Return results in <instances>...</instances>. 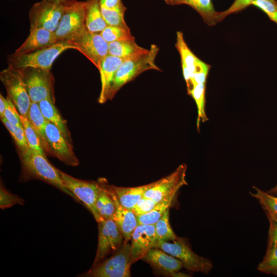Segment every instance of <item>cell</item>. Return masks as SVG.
<instances>
[{"label":"cell","instance_id":"32","mask_svg":"<svg viewBox=\"0 0 277 277\" xmlns=\"http://www.w3.org/2000/svg\"><path fill=\"white\" fill-rule=\"evenodd\" d=\"M21 120L30 149L36 153L46 156L40 138L26 116L21 115Z\"/></svg>","mask_w":277,"mask_h":277},{"label":"cell","instance_id":"30","mask_svg":"<svg viewBox=\"0 0 277 277\" xmlns=\"http://www.w3.org/2000/svg\"><path fill=\"white\" fill-rule=\"evenodd\" d=\"M254 192L249 194L256 199L260 204L265 213H269L277 217V195L262 190L253 186Z\"/></svg>","mask_w":277,"mask_h":277},{"label":"cell","instance_id":"21","mask_svg":"<svg viewBox=\"0 0 277 277\" xmlns=\"http://www.w3.org/2000/svg\"><path fill=\"white\" fill-rule=\"evenodd\" d=\"M85 2L86 27L92 32L100 33L107 26L101 12L100 0Z\"/></svg>","mask_w":277,"mask_h":277},{"label":"cell","instance_id":"39","mask_svg":"<svg viewBox=\"0 0 277 277\" xmlns=\"http://www.w3.org/2000/svg\"><path fill=\"white\" fill-rule=\"evenodd\" d=\"M252 5L264 12L270 20L277 24V1L254 0Z\"/></svg>","mask_w":277,"mask_h":277},{"label":"cell","instance_id":"42","mask_svg":"<svg viewBox=\"0 0 277 277\" xmlns=\"http://www.w3.org/2000/svg\"><path fill=\"white\" fill-rule=\"evenodd\" d=\"M265 213L269 223L267 249L277 247V217L269 213Z\"/></svg>","mask_w":277,"mask_h":277},{"label":"cell","instance_id":"6","mask_svg":"<svg viewBox=\"0 0 277 277\" xmlns=\"http://www.w3.org/2000/svg\"><path fill=\"white\" fill-rule=\"evenodd\" d=\"M18 69L31 102L49 100L55 103L54 80L51 70L34 67Z\"/></svg>","mask_w":277,"mask_h":277},{"label":"cell","instance_id":"40","mask_svg":"<svg viewBox=\"0 0 277 277\" xmlns=\"http://www.w3.org/2000/svg\"><path fill=\"white\" fill-rule=\"evenodd\" d=\"M210 68L209 65L204 63L199 58L197 59L193 75V87L196 84H206Z\"/></svg>","mask_w":277,"mask_h":277},{"label":"cell","instance_id":"4","mask_svg":"<svg viewBox=\"0 0 277 277\" xmlns=\"http://www.w3.org/2000/svg\"><path fill=\"white\" fill-rule=\"evenodd\" d=\"M131 244L124 243L111 256L105 259L80 277H129L130 267L133 264Z\"/></svg>","mask_w":277,"mask_h":277},{"label":"cell","instance_id":"12","mask_svg":"<svg viewBox=\"0 0 277 277\" xmlns=\"http://www.w3.org/2000/svg\"><path fill=\"white\" fill-rule=\"evenodd\" d=\"M98 236L95 256L92 266L100 263L123 244V236L112 219L102 218L98 223Z\"/></svg>","mask_w":277,"mask_h":277},{"label":"cell","instance_id":"15","mask_svg":"<svg viewBox=\"0 0 277 277\" xmlns=\"http://www.w3.org/2000/svg\"><path fill=\"white\" fill-rule=\"evenodd\" d=\"M131 251L133 263L143 259L149 250L156 248L158 239L154 224L138 225L131 236Z\"/></svg>","mask_w":277,"mask_h":277},{"label":"cell","instance_id":"3","mask_svg":"<svg viewBox=\"0 0 277 277\" xmlns=\"http://www.w3.org/2000/svg\"><path fill=\"white\" fill-rule=\"evenodd\" d=\"M76 47L67 41L58 42L49 47L24 54L14 53L7 56L8 66L15 68H39L51 70L55 59L63 52Z\"/></svg>","mask_w":277,"mask_h":277},{"label":"cell","instance_id":"2","mask_svg":"<svg viewBox=\"0 0 277 277\" xmlns=\"http://www.w3.org/2000/svg\"><path fill=\"white\" fill-rule=\"evenodd\" d=\"M159 51V48L152 44L147 52L125 60L115 74L109 92V100H112L124 85L143 72L152 69L162 71L155 63Z\"/></svg>","mask_w":277,"mask_h":277},{"label":"cell","instance_id":"33","mask_svg":"<svg viewBox=\"0 0 277 277\" xmlns=\"http://www.w3.org/2000/svg\"><path fill=\"white\" fill-rule=\"evenodd\" d=\"M2 122L9 132L14 140L19 151L23 153L30 150L23 127L13 125L4 118H1Z\"/></svg>","mask_w":277,"mask_h":277},{"label":"cell","instance_id":"26","mask_svg":"<svg viewBox=\"0 0 277 277\" xmlns=\"http://www.w3.org/2000/svg\"><path fill=\"white\" fill-rule=\"evenodd\" d=\"M176 193L164 197L149 212L136 216L138 224H154L171 206Z\"/></svg>","mask_w":277,"mask_h":277},{"label":"cell","instance_id":"41","mask_svg":"<svg viewBox=\"0 0 277 277\" xmlns=\"http://www.w3.org/2000/svg\"><path fill=\"white\" fill-rule=\"evenodd\" d=\"M7 104L4 112V117L10 123L23 127L21 120V114L12 101L7 97Z\"/></svg>","mask_w":277,"mask_h":277},{"label":"cell","instance_id":"10","mask_svg":"<svg viewBox=\"0 0 277 277\" xmlns=\"http://www.w3.org/2000/svg\"><path fill=\"white\" fill-rule=\"evenodd\" d=\"M85 5V2L69 0L55 31L58 42L69 40L86 27Z\"/></svg>","mask_w":277,"mask_h":277},{"label":"cell","instance_id":"31","mask_svg":"<svg viewBox=\"0 0 277 277\" xmlns=\"http://www.w3.org/2000/svg\"><path fill=\"white\" fill-rule=\"evenodd\" d=\"M108 184L101 191L96 202V207L101 216L106 220L112 219L115 211L114 202L108 191Z\"/></svg>","mask_w":277,"mask_h":277},{"label":"cell","instance_id":"5","mask_svg":"<svg viewBox=\"0 0 277 277\" xmlns=\"http://www.w3.org/2000/svg\"><path fill=\"white\" fill-rule=\"evenodd\" d=\"M156 248L179 259L190 272L208 274L213 267L212 262L195 253L185 239L178 237L171 243L158 240Z\"/></svg>","mask_w":277,"mask_h":277},{"label":"cell","instance_id":"16","mask_svg":"<svg viewBox=\"0 0 277 277\" xmlns=\"http://www.w3.org/2000/svg\"><path fill=\"white\" fill-rule=\"evenodd\" d=\"M143 259L154 268L166 275L189 276L187 274L180 272L183 267L181 261L161 249H151Z\"/></svg>","mask_w":277,"mask_h":277},{"label":"cell","instance_id":"37","mask_svg":"<svg viewBox=\"0 0 277 277\" xmlns=\"http://www.w3.org/2000/svg\"><path fill=\"white\" fill-rule=\"evenodd\" d=\"M25 202V200L9 191L4 187L1 182L0 185V208L2 209H5L11 207L16 204L24 205Z\"/></svg>","mask_w":277,"mask_h":277},{"label":"cell","instance_id":"44","mask_svg":"<svg viewBox=\"0 0 277 277\" xmlns=\"http://www.w3.org/2000/svg\"><path fill=\"white\" fill-rule=\"evenodd\" d=\"M121 2L122 0H100V5L106 8H112L115 7Z\"/></svg>","mask_w":277,"mask_h":277},{"label":"cell","instance_id":"28","mask_svg":"<svg viewBox=\"0 0 277 277\" xmlns=\"http://www.w3.org/2000/svg\"><path fill=\"white\" fill-rule=\"evenodd\" d=\"M181 60V64L185 65L189 70L193 79L195 65L198 58L188 47L181 31L176 32V41L175 44Z\"/></svg>","mask_w":277,"mask_h":277},{"label":"cell","instance_id":"46","mask_svg":"<svg viewBox=\"0 0 277 277\" xmlns=\"http://www.w3.org/2000/svg\"><path fill=\"white\" fill-rule=\"evenodd\" d=\"M268 192L277 195V185L274 187L271 188L270 190L268 191Z\"/></svg>","mask_w":277,"mask_h":277},{"label":"cell","instance_id":"1","mask_svg":"<svg viewBox=\"0 0 277 277\" xmlns=\"http://www.w3.org/2000/svg\"><path fill=\"white\" fill-rule=\"evenodd\" d=\"M22 171L19 181L27 182L32 179H38L50 184L67 194L76 202H80L77 198L65 186L60 174V170L53 166L47 156L32 151L19 153Z\"/></svg>","mask_w":277,"mask_h":277},{"label":"cell","instance_id":"7","mask_svg":"<svg viewBox=\"0 0 277 277\" xmlns=\"http://www.w3.org/2000/svg\"><path fill=\"white\" fill-rule=\"evenodd\" d=\"M60 175L66 187L90 210L97 223L102 217L96 207L97 197L107 183L105 179L98 181H85L75 178L60 170Z\"/></svg>","mask_w":277,"mask_h":277},{"label":"cell","instance_id":"45","mask_svg":"<svg viewBox=\"0 0 277 277\" xmlns=\"http://www.w3.org/2000/svg\"><path fill=\"white\" fill-rule=\"evenodd\" d=\"M7 104V98H5L4 96L0 94V117L2 118L4 117V112L5 111Z\"/></svg>","mask_w":277,"mask_h":277},{"label":"cell","instance_id":"47","mask_svg":"<svg viewBox=\"0 0 277 277\" xmlns=\"http://www.w3.org/2000/svg\"><path fill=\"white\" fill-rule=\"evenodd\" d=\"M265 1H273V2H274V1H275V0H265Z\"/></svg>","mask_w":277,"mask_h":277},{"label":"cell","instance_id":"9","mask_svg":"<svg viewBox=\"0 0 277 277\" xmlns=\"http://www.w3.org/2000/svg\"><path fill=\"white\" fill-rule=\"evenodd\" d=\"M100 71L102 63L108 54V43L100 33L92 32L86 27L68 40Z\"/></svg>","mask_w":277,"mask_h":277},{"label":"cell","instance_id":"8","mask_svg":"<svg viewBox=\"0 0 277 277\" xmlns=\"http://www.w3.org/2000/svg\"><path fill=\"white\" fill-rule=\"evenodd\" d=\"M69 0H42L34 4L29 12L30 31L44 28L55 32Z\"/></svg>","mask_w":277,"mask_h":277},{"label":"cell","instance_id":"29","mask_svg":"<svg viewBox=\"0 0 277 277\" xmlns=\"http://www.w3.org/2000/svg\"><path fill=\"white\" fill-rule=\"evenodd\" d=\"M206 84L195 85L188 93L194 100L197 109V128L199 130L200 122H205L208 120L205 112Z\"/></svg>","mask_w":277,"mask_h":277},{"label":"cell","instance_id":"34","mask_svg":"<svg viewBox=\"0 0 277 277\" xmlns=\"http://www.w3.org/2000/svg\"><path fill=\"white\" fill-rule=\"evenodd\" d=\"M169 217V209H168L154 224L155 233L158 240L168 242L173 241L178 238L171 227Z\"/></svg>","mask_w":277,"mask_h":277},{"label":"cell","instance_id":"18","mask_svg":"<svg viewBox=\"0 0 277 277\" xmlns=\"http://www.w3.org/2000/svg\"><path fill=\"white\" fill-rule=\"evenodd\" d=\"M58 42L55 32L44 28H35L30 31V34L24 43L15 51V54L31 53L49 47Z\"/></svg>","mask_w":277,"mask_h":277},{"label":"cell","instance_id":"38","mask_svg":"<svg viewBox=\"0 0 277 277\" xmlns=\"http://www.w3.org/2000/svg\"><path fill=\"white\" fill-rule=\"evenodd\" d=\"M254 0H234L232 5L226 10L217 12L216 16V22L223 21L229 15L239 12L250 5Z\"/></svg>","mask_w":277,"mask_h":277},{"label":"cell","instance_id":"11","mask_svg":"<svg viewBox=\"0 0 277 277\" xmlns=\"http://www.w3.org/2000/svg\"><path fill=\"white\" fill-rule=\"evenodd\" d=\"M1 81L8 97L22 115L26 116L31 101L26 90L19 70L9 66L1 72Z\"/></svg>","mask_w":277,"mask_h":277},{"label":"cell","instance_id":"43","mask_svg":"<svg viewBox=\"0 0 277 277\" xmlns=\"http://www.w3.org/2000/svg\"><path fill=\"white\" fill-rule=\"evenodd\" d=\"M156 204L152 199L143 197L133 208L132 211L136 216L140 215L151 211Z\"/></svg>","mask_w":277,"mask_h":277},{"label":"cell","instance_id":"20","mask_svg":"<svg viewBox=\"0 0 277 277\" xmlns=\"http://www.w3.org/2000/svg\"><path fill=\"white\" fill-rule=\"evenodd\" d=\"M168 5H186L191 7L202 17L204 22L209 26L216 24L215 11L211 0H164Z\"/></svg>","mask_w":277,"mask_h":277},{"label":"cell","instance_id":"13","mask_svg":"<svg viewBox=\"0 0 277 277\" xmlns=\"http://www.w3.org/2000/svg\"><path fill=\"white\" fill-rule=\"evenodd\" d=\"M187 169V165L182 164L170 174L152 182L143 197L151 199L157 203L164 197L176 193L182 186L187 185L186 181Z\"/></svg>","mask_w":277,"mask_h":277},{"label":"cell","instance_id":"17","mask_svg":"<svg viewBox=\"0 0 277 277\" xmlns=\"http://www.w3.org/2000/svg\"><path fill=\"white\" fill-rule=\"evenodd\" d=\"M108 191L115 206V211L112 220L121 231L124 238V242L128 243L131 239L134 229L138 225L136 216L132 210L121 205L115 193L109 185Z\"/></svg>","mask_w":277,"mask_h":277},{"label":"cell","instance_id":"19","mask_svg":"<svg viewBox=\"0 0 277 277\" xmlns=\"http://www.w3.org/2000/svg\"><path fill=\"white\" fill-rule=\"evenodd\" d=\"M125 60L108 54L103 61L100 71L101 90L98 103H104L109 100L110 88L119 67Z\"/></svg>","mask_w":277,"mask_h":277},{"label":"cell","instance_id":"24","mask_svg":"<svg viewBox=\"0 0 277 277\" xmlns=\"http://www.w3.org/2000/svg\"><path fill=\"white\" fill-rule=\"evenodd\" d=\"M54 104L50 100H44L39 102L38 105L47 121L56 126L68 141L72 144L67 121L62 117Z\"/></svg>","mask_w":277,"mask_h":277},{"label":"cell","instance_id":"35","mask_svg":"<svg viewBox=\"0 0 277 277\" xmlns=\"http://www.w3.org/2000/svg\"><path fill=\"white\" fill-rule=\"evenodd\" d=\"M100 34L108 43L116 41H135L130 29L120 27L107 26Z\"/></svg>","mask_w":277,"mask_h":277},{"label":"cell","instance_id":"14","mask_svg":"<svg viewBox=\"0 0 277 277\" xmlns=\"http://www.w3.org/2000/svg\"><path fill=\"white\" fill-rule=\"evenodd\" d=\"M45 133L51 156L57 158L66 165L73 167L78 165L79 161L74 153L72 144L56 126L47 121Z\"/></svg>","mask_w":277,"mask_h":277},{"label":"cell","instance_id":"23","mask_svg":"<svg viewBox=\"0 0 277 277\" xmlns=\"http://www.w3.org/2000/svg\"><path fill=\"white\" fill-rule=\"evenodd\" d=\"M26 116L39 136L46 155H51V151L45 133L47 120L42 113L38 103L31 102Z\"/></svg>","mask_w":277,"mask_h":277},{"label":"cell","instance_id":"25","mask_svg":"<svg viewBox=\"0 0 277 277\" xmlns=\"http://www.w3.org/2000/svg\"><path fill=\"white\" fill-rule=\"evenodd\" d=\"M148 50L139 46L135 41H116L108 43V54L124 60L146 53Z\"/></svg>","mask_w":277,"mask_h":277},{"label":"cell","instance_id":"36","mask_svg":"<svg viewBox=\"0 0 277 277\" xmlns=\"http://www.w3.org/2000/svg\"><path fill=\"white\" fill-rule=\"evenodd\" d=\"M257 269L264 273L277 275V247L267 249Z\"/></svg>","mask_w":277,"mask_h":277},{"label":"cell","instance_id":"27","mask_svg":"<svg viewBox=\"0 0 277 277\" xmlns=\"http://www.w3.org/2000/svg\"><path fill=\"white\" fill-rule=\"evenodd\" d=\"M101 10L107 26L120 27L130 29L125 21L124 14L126 8L122 2L115 7L112 8L101 6Z\"/></svg>","mask_w":277,"mask_h":277},{"label":"cell","instance_id":"22","mask_svg":"<svg viewBox=\"0 0 277 277\" xmlns=\"http://www.w3.org/2000/svg\"><path fill=\"white\" fill-rule=\"evenodd\" d=\"M152 184L132 187H117L110 185L120 203L125 207L132 210L138 201L141 199L146 191Z\"/></svg>","mask_w":277,"mask_h":277}]
</instances>
